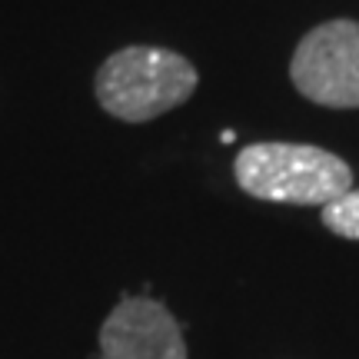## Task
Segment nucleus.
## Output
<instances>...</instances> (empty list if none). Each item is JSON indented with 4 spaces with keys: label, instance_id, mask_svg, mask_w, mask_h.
<instances>
[{
    "label": "nucleus",
    "instance_id": "nucleus-1",
    "mask_svg": "<svg viewBox=\"0 0 359 359\" xmlns=\"http://www.w3.org/2000/svg\"><path fill=\"white\" fill-rule=\"evenodd\" d=\"M240 190L269 203L326 206L353 190V170L309 143H250L233 160Z\"/></svg>",
    "mask_w": 359,
    "mask_h": 359
},
{
    "label": "nucleus",
    "instance_id": "nucleus-2",
    "mask_svg": "<svg viewBox=\"0 0 359 359\" xmlns=\"http://www.w3.org/2000/svg\"><path fill=\"white\" fill-rule=\"evenodd\" d=\"M93 90L110 116L147 123L190 100L196 90V70L187 57L163 47H123L103 60Z\"/></svg>",
    "mask_w": 359,
    "mask_h": 359
},
{
    "label": "nucleus",
    "instance_id": "nucleus-3",
    "mask_svg": "<svg viewBox=\"0 0 359 359\" xmlns=\"http://www.w3.org/2000/svg\"><path fill=\"white\" fill-rule=\"evenodd\" d=\"M293 87L306 100L333 110L359 107V24L330 20L299 40L290 64Z\"/></svg>",
    "mask_w": 359,
    "mask_h": 359
},
{
    "label": "nucleus",
    "instance_id": "nucleus-4",
    "mask_svg": "<svg viewBox=\"0 0 359 359\" xmlns=\"http://www.w3.org/2000/svg\"><path fill=\"white\" fill-rule=\"evenodd\" d=\"M103 359H187L177 320L150 296H123L100 326Z\"/></svg>",
    "mask_w": 359,
    "mask_h": 359
},
{
    "label": "nucleus",
    "instance_id": "nucleus-5",
    "mask_svg": "<svg viewBox=\"0 0 359 359\" xmlns=\"http://www.w3.org/2000/svg\"><path fill=\"white\" fill-rule=\"evenodd\" d=\"M323 226L343 240H359V190H349L323 206Z\"/></svg>",
    "mask_w": 359,
    "mask_h": 359
},
{
    "label": "nucleus",
    "instance_id": "nucleus-6",
    "mask_svg": "<svg viewBox=\"0 0 359 359\" xmlns=\"http://www.w3.org/2000/svg\"><path fill=\"white\" fill-rule=\"evenodd\" d=\"M219 140H223V143H233V140H236V133H233V130H223V133H219Z\"/></svg>",
    "mask_w": 359,
    "mask_h": 359
}]
</instances>
